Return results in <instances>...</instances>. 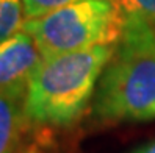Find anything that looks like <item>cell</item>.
<instances>
[{
    "instance_id": "6da1fadb",
    "label": "cell",
    "mask_w": 155,
    "mask_h": 153,
    "mask_svg": "<svg viewBox=\"0 0 155 153\" xmlns=\"http://www.w3.org/2000/svg\"><path fill=\"white\" fill-rule=\"evenodd\" d=\"M93 110L104 122L147 120L155 105V28L124 16L122 36L100 75Z\"/></svg>"
},
{
    "instance_id": "7a4b0ae2",
    "label": "cell",
    "mask_w": 155,
    "mask_h": 153,
    "mask_svg": "<svg viewBox=\"0 0 155 153\" xmlns=\"http://www.w3.org/2000/svg\"><path fill=\"white\" fill-rule=\"evenodd\" d=\"M114 47L97 46L42 58L24 98L27 120L41 127H68L77 122L94 97Z\"/></svg>"
},
{
    "instance_id": "3957f363",
    "label": "cell",
    "mask_w": 155,
    "mask_h": 153,
    "mask_svg": "<svg viewBox=\"0 0 155 153\" xmlns=\"http://www.w3.org/2000/svg\"><path fill=\"white\" fill-rule=\"evenodd\" d=\"M42 58L97 46H116L124 30V14L114 0H81L35 19H25Z\"/></svg>"
},
{
    "instance_id": "277c9868",
    "label": "cell",
    "mask_w": 155,
    "mask_h": 153,
    "mask_svg": "<svg viewBox=\"0 0 155 153\" xmlns=\"http://www.w3.org/2000/svg\"><path fill=\"white\" fill-rule=\"evenodd\" d=\"M42 55L28 33L21 30L0 42V94L22 102Z\"/></svg>"
},
{
    "instance_id": "5b68a950",
    "label": "cell",
    "mask_w": 155,
    "mask_h": 153,
    "mask_svg": "<svg viewBox=\"0 0 155 153\" xmlns=\"http://www.w3.org/2000/svg\"><path fill=\"white\" fill-rule=\"evenodd\" d=\"M27 122L24 103L0 94V153H17Z\"/></svg>"
},
{
    "instance_id": "8992f818",
    "label": "cell",
    "mask_w": 155,
    "mask_h": 153,
    "mask_svg": "<svg viewBox=\"0 0 155 153\" xmlns=\"http://www.w3.org/2000/svg\"><path fill=\"white\" fill-rule=\"evenodd\" d=\"M25 22L21 0H0V42L19 33Z\"/></svg>"
},
{
    "instance_id": "52a82bcc",
    "label": "cell",
    "mask_w": 155,
    "mask_h": 153,
    "mask_svg": "<svg viewBox=\"0 0 155 153\" xmlns=\"http://www.w3.org/2000/svg\"><path fill=\"white\" fill-rule=\"evenodd\" d=\"M124 16L138 17L155 28V0H114Z\"/></svg>"
},
{
    "instance_id": "ba28073f",
    "label": "cell",
    "mask_w": 155,
    "mask_h": 153,
    "mask_svg": "<svg viewBox=\"0 0 155 153\" xmlns=\"http://www.w3.org/2000/svg\"><path fill=\"white\" fill-rule=\"evenodd\" d=\"M24 6L25 19H35V17L44 16L53 10H58L61 6H66L81 0H21Z\"/></svg>"
},
{
    "instance_id": "9c48e42d",
    "label": "cell",
    "mask_w": 155,
    "mask_h": 153,
    "mask_svg": "<svg viewBox=\"0 0 155 153\" xmlns=\"http://www.w3.org/2000/svg\"><path fill=\"white\" fill-rule=\"evenodd\" d=\"M17 153H42L39 141H31L28 144H22Z\"/></svg>"
},
{
    "instance_id": "30bf717a",
    "label": "cell",
    "mask_w": 155,
    "mask_h": 153,
    "mask_svg": "<svg viewBox=\"0 0 155 153\" xmlns=\"http://www.w3.org/2000/svg\"><path fill=\"white\" fill-rule=\"evenodd\" d=\"M132 153H155V141H150L147 144H144V145H141L140 148H136Z\"/></svg>"
},
{
    "instance_id": "8fae6325",
    "label": "cell",
    "mask_w": 155,
    "mask_h": 153,
    "mask_svg": "<svg viewBox=\"0 0 155 153\" xmlns=\"http://www.w3.org/2000/svg\"><path fill=\"white\" fill-rule=\"evenodd\" d=\"M149 119H155V105L152 106V110L149 111V114H147V120Z\"/></svg>"
}]
</instances>
